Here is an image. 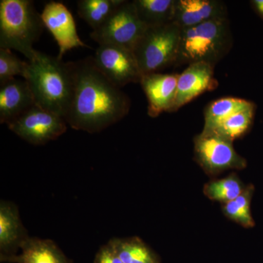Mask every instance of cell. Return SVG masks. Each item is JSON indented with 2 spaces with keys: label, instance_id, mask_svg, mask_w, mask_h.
Here are the masks:
<instances>
[{
  "label": "cell",
  "instance_id": "obj_6",
  "mask_svg": "<svg viewBox=\"0 0 263 263\" xmlns=\"http://www.w3.org/2000/svg\"><path fill=\"white\" fill-rule=\"evenodd\" d=\"M147 27L138 16L133 1L123 0L91 37L99 45L108 44L133 51Z\"/></svg>",
  "mask_w": 263,
  "mask_h": 263
},
{
  "label": "cell",
  "instance_id": "obj_23",
  "mask_svg": "<svg viewBox=\"0 0 263 263\" xmlns=\"http://www.w3.org/2000/svg\"><path fill=\"white\" fill-rule=\"evenodd\" d=\"M254 191L253 185H248L237 198L224 203L222 207L224 215L243 228H253L255 222L251 212V201Z\"/></svg>",
  "mask_w": 263,
  "mask_h": 263
},
{
  "label": "cell",
  "instance_id": "obj_3",
  "mask_svg": "<svg viewBox=\"0 0 263 263\" xmlns=\"http://www.w3.org/2000/svg\"><path fill=\"white\" fill-rule=\"evenodd\" d=\"M43 24L30 0L0 1V48L15 49L29 61L34 58V43L42 34Z\"/></svg>",
  "mask_w": 263,
  "mask_h": 263
},
{
  "label": "cell",
  "instance_id": "obj_10",
  "mask_svg": "<svg viewBox=\"0 0 263 263\" xmlns=\"http://www.w3.org/2000/svg\"><path fill=\"white\" fill-rule=\"evenodd\" d=\"M41 18L58 44L60 51L57 57L60 60L72 48L87 47L78 34L73 16L62 3L51 1L47 3L43 8Z\"/></svg>",
  "mask_w": 263,
  "mask_h": 263
},
{
  "label": "cell",
  "instance_id": "obj_25",
  "mask_svg": "<svg viewBox=\"0 0 263 263\" xmlns=\"http://www.w3.org/2000/svg\"><path fill=\"white\" fill-rule=\"evenodd\" d=\"M95 263H123L109 242L102 246L95 255Z\"/></svg>",
  "mask_w": 263,
  "mask_h": 263
},
{
  "label": "cell",
  "instance_id": "obj_16",
  "mask_svg": "<svg viewBox=\"0 0 263 263\" xmlns=\"http://www.w3.org/2000/svg\"><path fill=\"white\" fill-rule=\"evenodd\" d=\"M8 263H72L53 240L29 237Z\"/></svg>",
  "mask_w": 263,
  "mask_h": 263
},
{
  "label": "cell",
  "instance_id": "obj_14",
  "mask_svg": "<svg viewBox=\"0 0 263 263\" xmlns=\"http://www.w3.org/2000/svg\"><path fill=\"white\" fill-rule=\"evenodd\" d=\"M224 18L226 5L219 0H176L173 23L183 29Z\"/></svg>",
  "mask_w": 263,
  "mask_h": 263
},
{
  "label": "cell",
  "instance_id": "obj_12",
  "mask_svg": "<svg viewBox=\"0 0 263 263\" xmlns=\"http://www.w3.org/2000/svg\"><path fill=\"white\" fill-rule=\"evenodd\" d=\"M179 74L155 73L141 76V84L148 100V114L157 117L163 112H171L177 90Z\"/></svg>",
  "mask_w": 263,
  "mask_h": 263
},
{
  "label": "cell",
  "instance_id": "obj_8",
  "mask_svg": "<svg viewBox=\"0 0 263 263\" xmlns=\"http://www.w3.org/2000/svg\"><path fill=\"white\" fill-rule=\"evenodd\" d=\"M8 129L32 145H44L67 131L65 119L37 105L7 124Z\"/></svg>",
  "mask_w": 263,
  "mask_h": 263
},
{
  "label": "cell",
  "instance_id": "obj_9",
  "mask_svg": "<svg viewBox=\"0 0 263 263\" xmlns=\"http://www.w3.org/2000/svg\"><path fill=\"white\" fill-rule=\"evenodd\" d=\"M93 60L97 68L120 89L141 81V72L131 50L113 45H99Z\"/></svg>",
  "mask_w": 263,
  "mask_h": 263
},
{
  "label": "cell",
  "instance_id": "obj_5",
  "mask_svg": "<svg viewBox=\"0 0 263 263\" xmlns=\"http://www.w3.org/2000/svg\"><path fill=\"white\" fill-rule=\"evenodd\" d=\"M181 33L173 22L147 27L133 50L142 76L158 72L177 62Z\"/></svg>",
  "mask_w": 263,
  "mask_h": 263
},
{
  "label": "cell",
  "instance_id": "obj_2",
  "mask_svg": "<svg viewBox=\"0 0 263 263\" xmlns=\"http://www.w3.org/2000/svg\"><path fill=\"white\" fill-rule=\"evenodd\" d=\"M25 81L35 105L65 119L75 87L73 63L36 51L28 62Z\"/></svg>",
  "mask_w": 263,
  "mask_h": 263
},
{
  "label": "cell",
  "instance_id": "obj_1",
  "mask_svg": "<svg viewBox=\"0 0 263 263\" xmlns=\"http://www.w3.org/2000/svg\"><path fill=\"white\" fill-rule=\"evenodd\" d=\"M73 63L75 87L66 122L72 129L101 132L129 113L130 100L97 68L93 57Z\"/></svg>",
  "mask_w": 263,
  "mask_h": 263
},
{
  "label": "cell",
  "instance_id": "obj_19",
  "mask_svg": "<svg viewBox=\"0 0 263 263\" xmlns=\"http://www.w3.org/2000/svg\"><path fill=\"white\" fill-rule=\"evenodd\" d=\"M123 263H161L157 254L138 237L109 240Z\"/></svg>",
  "mask_w": 263,
  "mask_h": 263
},
{
  "label": "cell",
  "instance_id": "obj_20",
  "mask_svg": "<svg viewBox=\"0 0 263 263\" xmlns=\"http://www.w3.org/2000/svg\"><path fill=\"white\" fill-rule=\"evenodd\" d=\"M123 0H80L78 13L93 30L105 23Z\"/></svg>",
  "mask_w": 263,
  "mask_h": 263
},
{
  "label": "cell",
  "instance_id": "obj_26",
  "mask_svg": "<svg viewBox=\"0 0 263 263\" xmlns=\"http://www.w3.org/2000/svg\"><path fill=\"white\" fill-rule=\"evenodd\" d=\"M252 3L254 5V9L263 18V0H254Z\"/></svg>",
  "mask_w": 263,
  "mask_h": 263
},
{
  "label": "cell",
  "instance_id": "obj_11",
  "mask_svg": "<svg viewBox=\"0 0 263 263\" xmlns=\"http://www.w3.org/2000/svg\"><path fill=\"white\" fill-rule=\"evenodd\" d=\"M214 66L204 62L189 65L179 76L171 112L179 110L202 93L215 89L218 84L214 78Z\"/></svg>",
  "mask_w": 263,
  "mask_h": 263
},
{
  "label": "cell",
  "instance_id": "obj_21",
  "mask_svg": "<svg viewBox=\"0 0 263 263\" xmlns=\"http://www.w3.org/2000/svg\"><path fill=\"white\" fill-rule=\"evenodd\" d=\"M245 188L238 176L233 173L224 179L207 183L204 186L203 193L210 200L224 204L237 198Z\"/></svg>",
  "mask_w": 263,
  "mask_h": 263
},
{
  "label": "cell",
  "instance_id": "obj_24",
  "mask_svg": "<svg viewBox=\"0 0 263 263\" xmlns=\"http://www.w3.org/2000/svg\"><path fill=\"white\" fill-rule=\"evenodd\" d=\"M28 62L19 60L10 50L0 48V84L15 79V76H22L25 79Z\"/></svg>",
  "mask_w": 263,
  "mask_h": 263
},
{
  "label": "cell",
  "instance_id": "obj_17",
  "mask_svg": "<svg viewBox=\"0 0 263 263\" xmlns=\"http://www.w3.org/2000/svg\"><path fill=\"white\" fill-rule=\"evenodd\" d=\"M255 104L245 99L226 97L211 102L204 110V127L202 132L212 131L230 116L251 108Z\"/></svg>",
  "mask_w": 263,
  "mask_h": 263
},
{
  "label": "cell",
  "instance_id": "obj_22",
  "mask_svg": "<svg viewBox=\"0 0 263 263\" xmlns=\"http://www.w3.org/2000/svg\"><path fill=\"white\" fill-rule=\"evenodd\" d=\"M256 105L237 112L216 126L212 133H216L233 141L245 136L252 127L255 114Z\"/></svg>",
  "mask_w": 263,
  "mask_h": 263
},
{
  "label": "cell",
  "instance_id": "obj_7",
  "mask_svg": "<svg viewBox=\"0 0 263 263\" xmlns=\"http://www.w3.org/2000/svg\"><path fill=\"white\" fill-rule=\"evenodd\" d=\"M233 142L212 132L202 131L194 139L196 162L212 176L228 170L245 168L247 160L237 153Z\"/></svg>",
  "mask_w": 263,
  "mask_h": 263
},
{
  "label": "cell",
  "instance_id": "obj_13",
  "mask_svg": "<svg viewBox=\"0 0 263 263\" xmlns=\"http://www.w3.org/2000/svg\"><path fill=\"white\" fill-rule=\"evenodd\" d=\"M15 203L5 200L0 202V261L8 262L18 254V250L29 238Z\"/></svg>",
  "mask_w": 263,
  "mask_h": 263
},
{
  "label": "cell",
  "instance_id": "obj_18",
  "mask_svg": "<svg viewBox=\"0 0 263 263\" xmlns=\"http://www.w3.org/2000/svg\"><path fill=\"white\" fill-rule=\"evenodd\" d=\"M176 0H134L138 16L147 27L172 23Z\"/></svg>",
  "mask_w": 263,
  "mask_h": 263
},
{
  "label": "cell",
  "instance_id": "obj_4",
  "mask_svg": "<svg viewBox=\"0 0 263 263\" xmlns=\"http://www.w3.org/2000/svg\"><path fill=\"white\" fill-rule=\"evenodd\" d=\"M232 40L228 18L181 29L176 63L204 62L214 67L230 51Z\"/></svg>",
  "mask_w": 263,
  "mask_h": 263
},
{
  "label": "cell",
  "instance_id": "obj_15",
  "mask_svg": "<svg viewBox=\"0 0 263 263\" xmlns=\"http://www.w3.org/2000/svg\"><path fill=\"white\" fill-rule=\"evenodd\" d=\"M35 105L26 81L13 79L0 84V122L9 124Z\"/></svg>",
  "mask_w": 263,
  "mask_h": 263
}]
</instances>
